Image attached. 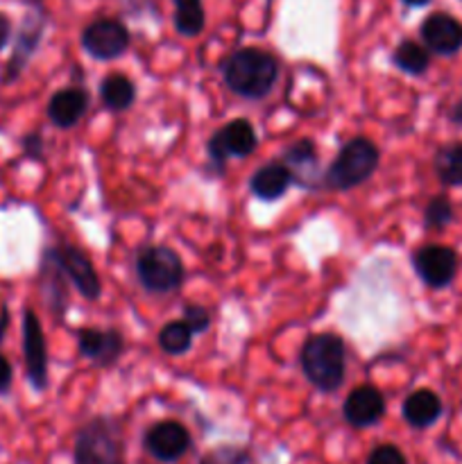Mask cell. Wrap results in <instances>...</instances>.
I'll use <instances>...</instances> for the list:
<instances>
[{
	"mask_svg": "<svg viewBox=\"0 0 462 464\" xmlns=\"http://www.w3.org/2000/svg\"><path fill=\"white\" fill-rule=\"evenodd\" d=\"M181 322H184L193 334H202V331H207L208 324H211V315H208L207 308L202 306H186Z\"/></svg>",
	"mask_w": 462,
	"mask_h": 464,
	"instance_id": "4316f807",
	"label": "cell"
},
{
	"mask_svg": "<svg viewBox=\"0 0 462 464\" xmlns=\"http://www.w3.org/2000/svg\"><path fill=\"white\" fill-rule=\"evenodd\" d=\"M175 3V30L181 36H197L204 30L202 0H172Z\"/></svg>",
	"mask_w": 462,
	"mask_h": 464,
	"instance_id": "ffe728a7",
	"label": "cell"
},
{
	"mask_svg": "<svg viewBox=\"0 0 462 464\" xmlns=\"http://www.w3.org/2000/svg\"><path fill=\"white\" fill-rule=\"evenodd\" d=\"M89 107V95L82 89H62L50 98L48 102V118L53 125L66 127L77 125Z\"/></svg>",
	"mask_w": 462,
	"mask_h": 464,
	"instance_id": "2e32d148",
	"label": "cell"
},
{
	"mask_svg": "<svg viewBox=\"0 0 462 464\" xmlns=\"http://www.w3.org/2000/svg\"><path fill=\"white\" fill-rule=\"evenodd\" d=\"M367 464H408V460L397 447H392V444H383V447H376L374 451L370 453Z\"/></svg>",
	"mask_w": 462,
	"mask_h": 464,
	"instance_id": "83f0119b",
	"label": "cell"
},
{
	"mask_svg": "<svg viewBox=\"0 0 462 464\" xmlns=\"http://www.w3.org/2000/svg\"><path fill=\"white\" fill-rule=\"evenodd\" d=\"M80 353L89 358L98 367H111L122 353V335L118 331H100V329H82L77 334Z\"/></svg>",
	"mask_w": 462,
	"mask_h": 464,
	"instance_id": "5bb4252c",
	"label": "cell"
},
{
	"mask_svg": "<svg viewBox=\"0 0 462 464\" xmlns=\"http://www.w3.org/2000/svg\"><path fill=\"white\" fill-rule=\"evenodd\" d=\"M406 5H410V7H424V5H428L430 0H403Z\"/></svg>",
	"mask_w": 462,
	"mask_h": 464,
	"instance_id": "d6a6232c",
	"label": "cell"
},
{
	"mask_svg": "<svg viewBox=\"0 0 462 464\" xmlns=\"http://www.w3.org/2000/svg\"><path fill=\"white\" fill-rule=\"evenodd\" d=\"M256 130L245 118H236V121L222 125L216 134L208 140V157L213 163L222 166L226 159H245L256 150Z\"/></svg>",
	"mask_w": 462,
	"mask_h": 464,
	"instance_id": "8992f818",
	"label": "cell"
},
{
	"mask_svg": "<svg viewBox=\"0 0 462 464\" xmlns=\"http://www.w3.org/2000/svg\"><path fill=\"white\" fill-rule=\"evenodd\" d=\"M379 168V150L370 139H351L335 154L329 170L324 175V184L333 190H349L362 184L374 175Z\"/></svg>",
	"mask_w": 462,
	"mask_h": 464,
	"instance_id": "277c9868",
	"label": "cell"
},
{
	"mask_svg": "<svg viewBox=\"0 0 462 464\" xmlns=\"http://www.w3.org/2000/svg\"><path fill=\"white\" fill-rule=\"evenodd\" d=\"M100 98H102L104 107H109L111 111H122V109L131 107L136 98L134 82L125 75L104 77L100 84Z\"/></svg>",
	"mask_w": 462,
	"mask_h": 464,
	"instance_id": "d6986e66",
	"label": "cell"
},
{
	"mask_svg": "<svg viewBox=\"0 0 462 464\" xmlns=\"http://www.w3.org/2000/svg\"><path fill=\"white\" fill-rule=\"evenodd\" d=\"M392 62L397 63V68H401L403 72H408V75H421V72L428 68L430 54L424 45L408 39L397 45V50H394L392 54Z\"/></svg>",
	"mask_w": 462,
	"mask_h": 464,
	"instance_id": "44dd1931",
	"label": "cell"
},
{
	"mask_svg": "<svg viewBox=\"0 0 462 464\" xmlns=\"http://www.w3.org/2000/svg\"><path fill=\"white\" fill-rule=\"evenodd\" d=\"M23 148H25V152L30 154V157L39 159L41 157V136L39 134H27L25 139H23Z\"/></svg>",
	"mask_w": 462,
	"mask_h": 464,
	"instance_id": "f546056e",
	"label": "cell"
},
{
	"mask_svg": "<svg viewBox=\"0 0 462 464\" xmlns=\"http://www.w3.org/2000/svg\"><path fill=\"white\" fill-rule=\"evenodd\" d=\"M435 172L448 186H462V140L435 154Z\"/></svg>",
	"mask_w": 462,
	"mask_h": 464,
	"instance_id": "7402d4cb",
	"label": "cell"
},
{
	"mask_svg": "<svg viewBox=\"0 0 462 464\" xmlns=\"http://www.w3.org/2000/svg\"><path fill=\"white\" fill-rule=\"evenodd\" d=\"M442 415V401L433 390H415L403 401V420L412 429H428Z\"/></svg>",
	"mask_w": 462,
	"mask_h": 464,
	"instance_id": "e0dca14e",
	"label": "cell"
},
{
	"mask_svg": "<svg viewBox=\"0 0 462 464\" xmlns=\"http://www.w3.org/2000/svg\"><path fill=\"white\" fill-rule=\"evenodd\" d=\"M136 276L149 293H172L184 281V263L170 247L154 245L136 256Z\"/></svg>",
	"mask_w": 462,
	"mask_h": 464,
	"instance_id": "5b68a950",
	"label": "cell"
},
{
	"mask_svg": "<svg viewBox=\"0 0 462 464\" xmlns=\"http://www.w3.org/2000/svg\"><path fill=\"white\" fill-rule=\"evenodd\" d=\"M145 449L159 462H177L190 449V433L179 421H159L145 433Z\"/></svg>",
	"mask_w": 462,
	"mask_h": 464,
	"instance_id": "8fae6325",
	"label": "cell"
},
{
	"mask_svg": "<svg viewBox=\"0 0 462 464\" xmlns=\"http://www.w3.org/2000/svg\"><path fill=\"white\" fill-rule=\"evenodd\" d=\"M82 48L93 59H116L130 48V32L116 18H98L82 32Z\"/></svg>",
	"mask_w": 462,
	"mask_h": 464,
	"instance_id": "52a82bcc",
	"label": "cell"
},
{
	"mask_svg": "<svg viewBox=\"0 0 462 464\" xmlns=\"http://www.w3.org/2000/svg\"><path fill=\"white\" fill-rule=\"evenodd\" d=\"M48 256L53 258L59 266V270L63 272V276L75 284V288L80 290L82 297L86 299H98L102 288H100L98 272H95L93 263L86 256L84 252H80L72 245H62V247L48 249Z\"/></svg>",
	"mask_w": 462,
	"mask_h": 464,
	"instance_id": "9c48e42d",
	"label": "cell"
},
{
	"mask_svg": "<svg viewBox=\"0 0 462 464\" xmlns=\"http://www.w3.org/2000/svg\"><path fill=\"white\" fill-rule=\"evenodd\" d=\"M225 84L243 98H265L279 77V63L270 53L258 48L236 50L222 62Z\"/></svg>",
	"mask_w": 462,
	"mask_h": 464,
	"instance_id": "6da1fadb",
	"label": "cell"
},
{
	"mask_svg": "<svg viewBox=\"0 0 462 464\" xmlns=\"http://www.w3.org/2000/svg\"><path fill=\"white\" fill-rule=\"evenodd\" d=\"M45 27V12L41 9V5L34 7H27L25 18H23L21 32L16 36V45H14V54L7 63V72H5L3 82H12L21 75V71L25 68V63L30 62V57L34 54L36 45H39L41 34H43Z\"/></svg>",
	"mask_w": 462,
	"mask_h": 464,
	"instance_id": "7c38bea8",
	"label": "cell"
},
{
	"mask_svg": "<svg viewBox=\"0 0 462 464\" xmlns=\"http://www.w3.org/2000/svg\"><path fill=\"white\" fill-rule=\"evenodd\" d=\"M157 343L159 347L166 353H170V356H181V353L188 352L190 344H193V331H190L181 320H172L159 331Z\"/></svg>",
	"mask_w": 462,
	"mask_h": 464,
	"instance_id": "603a6c76",
	"label": "cell"
},
{
	"mask_svg": "<svg viewBox=\"0 0 462 464\" xmlns=\"http://www.w3.org/2000/svg\"><path fill=\"white\" fill-rule=\"evenodd\" d=\"M199 464H256V460H254L245 449L217 447L211 449V451L199 460Z\"/></svg>",
	"mask_w": 462,
	"mask_h": 464,
	"instance_id": "484cf974",
	"label": "cell"
},
{
	"mask_svg": "<svg viewBox=\"0 0 462 464\" xmlns=\"http://www.w3.org/2000/svg\"><path fill=\"white\" fill-rule=\"evenodd\" d=\"M9 36H12V21L5 14H0V50L7 45Z\"/></svg>",
	"mask_w": 462,
	"mask_h": 464,
	"instance_id": "4dcf8cb0",
	"label": "cell"
},
{
	"mask_svg": "<svg viewBox=\"0 0 462 464\" xmlns=\"http://www.w3.org/2000/svg\"><path fill=\"white\" fill-rule=\"evenodd\" d=\"M290 184H293V175H290L288 168L284 163H270V166H263L254 172L249 188L263 202H274L290 188Z\"/></svg>",
	"mask_w": 462,
	"mask_h": 464,
	"instance_id": "ac0fdd59",
	"label": "cell"
},
{
	"mask_svg": "<svg viewBox=\"0 0 462 464\" xmlns=\"http://www.w3.org/2000/svg\"><path fill=\"white\" fill-rule=\"evenodd\" d=\"M451 220H453V207L444 195H438V198H433L428 204H426V211H424L426 227H430V229H444Z\"/></svg>",
	"mask_w": 462,
	"mask_h": 464,
	"instance_id": "d4e9b609",
	"label": "cell"
},
{
	"mask_svg": "<svg viewBox=\"0 0 462 464\" xmlns=\"http://www.w3.org/2000/svg\"><path fill=\"white\" fill-rule=\"evenodd\" d=\"M385 412V399L380 390L374 385H361V388L351 390L344 401V420L356 429H367L380 421Z\"/></svg>",
	"mask_w": 462,
	"mask_h": 464,
	"instance_id": "9a60e30c",
	"label": "cell"
},
{
	"mask_svg": "<svg viewBox=\"0 0 462 464\" xmlns=\"http://www.w3.org/2000/svg\"><path fill=\"white\" fill-rule=\"evenodd\" d=\"M306 379L322 392H335L344 381V343L333 334H317L299 353Z\"/></svg>",
	"mask_w": 462,
	"mask_h": 464,
	"instance_id": "7a4b0ae2",
	"label": "cell"
},
{
	"mask_svg": "<svg viewBox=\"0 0 462 464\" xmlns=\"http://www.w3.org/2000/svg\"><path fill=\"white\" fill-rule=\"evenodd\" d=\"M7 322H9L7 308H0V340H3L5 331H7Z\"/></svg>",
	"mask_w": 462,
	"mask_h": 464,
	"instance_id": "1f68e13d",
	"label": "cell"
},
{
	"mask_svg": "<svg viewBox=\"0 0 462 464\" xmlns=\"http://www.w3.org/2000/svg\"><path fill=\"white\" fill-rule=\"evenodd\" d=\"M412 266L428 288H444L456 276L457 256L451 247L444 245H426L415 252Z\"/></svg>",
	"mask_w": 462,
	"mask_h": 464,
	"instance_id": "30bf717a",
	"label": "cell"
},
{
	"mask_svg": "<svg viewBox=\"0 0 462 464\" xmlns=\"http://www.w3.org/2000/svg\"><path fill=\"white\" fill-rule=\"evenodd\" d=\"M419 32L426 50H430L435 54L448 57V54H456L462 48V23L444 12L430 14L421 23Z\"/></svg>",
	"mask_w": 462,
	"mask_h": 464,
	"instance_id": "4fadbf2b",
	"label": "cell"
},
{
	"mask_svg": "<svg viewBox=\"0 0 462 464\" xmlns=\"http://www.w3.org/2000/svg\"><path fill=\"white\" fill-rule=\"evenodd\" d=\"M75 464H125V440L113 417H93L75 438Z\"/></svg>",
	"mask_w": 462,
	"mask_h": 464,
	"instance_id": "3957f363",
	"label": "cell"
},
{
	"mask_svg": "<svg viewBox=\"0 0 462 464\" xmlns=\"http://www.w3.org/2000/svg\"><path fill=\"white\" fill-rule=\"evenodd\" d=\"M23 356H25L27 381L34 390L48 388V349H45L43 329L34 311L23 313Z\"/></svg>",
	"mask_w": 462,
	"mask_h": 464,
	"instance_id": "ba28073f",
	"label": "cell"
},
{
	"mask_svg": "<svg viewBox=\"0 0 462 464\" xmlns=\"http://www.w3.org/2000/svg\"><path fill=\"white\" fill-rule=\"evenodd\" d=\"M12 379H14L12 365H9L7 358L0 353V394L9 392V388H12Z\"/></svg>",
	"mask_w": 462,
	"mask_h": 464,
	"instance_id": "f1b7e54d",
	"label": "cell"
},
{
	"mask_svg": "<svg viewBox=\"0 0 462 464\" xmlns=\"http://www.w3.org/2000/svg\"><path fill=\"white\" fill-rule=\"evenodd\" d=\"M281 163L288 168L290 175H293V179L302 177L303 168H315L317 152H315V145H313V140H308V139L294 140L290 148H285L284 161Z\"/></svg>",
	"mask_w": 462,
	"mask_h": 464,
	"instance_id": "cb8c5ba5",
	"label": "cell"
}]
</instances>
